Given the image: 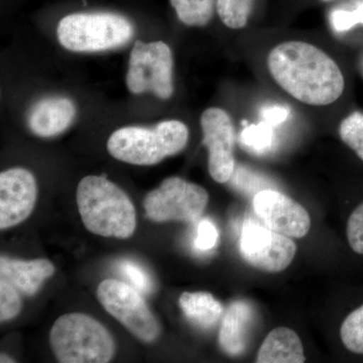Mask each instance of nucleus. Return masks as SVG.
Returning <instances> with one entry per match:
<instances>
[{"mask_svg": "<svg viewBox=\"0 0 363 363\" xmlns=\"http://www.w3.org/2000/svg\"><path fill=\"white\" fill-rule=\"evenodd\" d=\"M255 324V310L247 301H236L224 314L219 332L222 350L230 357H238L247 350Z\"/></svg>", "mask_w": 363, "mask_h": 363, "instance_id": "obj_14", "label": "nucleus"}, {"mask_svg": "<svg viewBox=\"0 0 363 363\" xmlns=\"http://www.w3.org/2000/svg\"><path fill=\"white\" fill-rule=\"evenodd\" d=\"M240 252L243 259L255 269L279 272L290 266L297 247L291 238L247 220L241 231Z\"/></svg>", "mask_w": 363, "mask_h": 363, "instance_id": "obj_9", "label": "nucleus"}, {"mask_svg": "<svg viewBox=\"0 0 363 363\" xmlns=\"http://www.w3.org/2000/svg\"><path fill=\"white\" fill-rule=\"evenodd\" d=\"M76 113V105L69 98H44L30 108L28 116V128L40 138H52L68 130Z\"/></svg>", "mask_w": 363, "mask_h": 363, "instance_id": "obj_13", "label": "nucleus"}, {"mask_svg": "<svg viewBox=\"0 0 363 363\" xmlns=\"http://www.w3.org/2000/svg\"><path fill=\"white\" fill-rule=\"evenodd\" d=\"M208 201L209 196L201 186L171 177L147 195L143 207L152 221L193 223L202 216Z\"/></svg>", "mask_w": 363, "mask_h": 363, "instance_id": "obj_7", "label": "nucleus"}, {"mask_svg": "<svg viewBox=\"0 0 363 363\" xmlns=\"http://www.w3.org/2000/svg\"><path fill=\"white\" fill-rule=\"evenodd\" d=\"M179 302L185 316L201 328H211L223 315V307L210 293L185 292Z\"/></svg>", "mask_w": 363, "mask_h": 363, "instance_id": "obj_17", "label": "nucleus"}, {"mask_svg": "<svg viewBox=\"0 0 363 363\" xmlns=\"http://www.w3.org/2000/svg\"><path fill=\"white\" fill-rule=\"evenodd\" d=\"M21 302L18 290L9 281L0 279V319H13L21 311Z\"/></svg>", "mask_w": 363, "mask_h": 363, "instance_id": "obj_24", "label": "nucleus"}, {"mask_svg": "<svg viewBox=\"0 0 363 363\" xmlns=\"http://www.w3.org/2000/svg\"><path fill=\"white\" fill-rule=\"evenodd\" d=\"M77 204L90 233L104 238H130L136 227L135 206L128 196L105 176H88L77 188Z\"/></svg>", "mask_w": 363, "mask_h": 363, "instance_id": "obj_2", "label": "nucleus"}, {"mask_svg": "<svg viewBox=\"0 0 363 363\" xmlns=\"http://www.w3.org/2000/svg\"><path fill=\"white\" fill-rule=\"evenodd\" d=\"M347 238L353 252L363 255V203L348 219Z\"/></svg>", "mask_w": 363, "mask_h": 363, "instance_id": "obj_26", "label": "nucleus"}, {"mask_svg": "<svg viewBox=\"0 0 363 363\" xmlns=\"http://www.w3.org/2000/svg\"><path fill=\"white\" fill-rule=\"evenodd\" d=\"M119 269L138 291L143 293L152 292V288H154L152 279L140 264L130 262V260H124L119 264Z\"/></svg>", "mask_w": 363, "mask_h": 363, "instance_id": "obj_25", "label": "nucleus"}, {"mask_svg": "<svg viewBox=\"0 0 363 363\" xmlns=\"http://www.w3.org/2000/svg\"><path fill=\"white\" fill-rule=\"evenodd\" d=\"M218 235V230L213 222L208 218L202 219L198 224L195 247L202 252L212 250L216 245Z\"/></svg>", "mask_w": 363, "mask_h": 363, "instance_id": "obj_27", "label": "nucleus"}, {"mask_svg": "<svg viewBox=\"0 0 363 363\" xmlns=\"http://www.w3.org/2000/svg\"><path fill=\"white\" fill-rule=\"evenodd\" d=\"M97 296L104 309L133 335L145 342L156 340L159 323L135 289L117 279H105L98 286Z\"/></svg>", "mask_w": 363, "mask_h": 363, "instance_id": "obj_8", "label": "nucleus"}, {"mask_svg": "<svg viewBox=\"0 0 363 363\" xmlns=\"http://www.w3.org/2000/svg\"><path fill=\"white\" fill-rule=\"evenodd\" d=\"M173 54L166 43L135 42L130 52L126 86L133 94L152 93L161 99L173 95Z\"/></svg>", "mask_w": 363, "mask_h": 363, "instance_id": "obj_6", "label": "nucleus"}, {"mask_svg": "<svg viewBox=\"0 0 363 363\" xmlns=\"http://www.w3.org/2000/svg\"><path fill=\"white\" fill-rule=\"evenodd\" d=\"M304 348L298 334L286 327L269 332L257 353L259 363H303Z\"/></svg>", "mask_w": 363, "mask_h": 363, "instance_id": "obj_16", "label": "nucleus"}, {"mask_svg": "<svg viewBox=\"0 0 363 363\" xmlns=\"http://www.w3.org/2000/svg\"><path fill=\"white\" fill-rule=\"evenodd\" d=\"M179 20L189 26H206L214 14L216 0H169Z\"/></svg>", "mask_w": 363, "mask_h": 363, "instance_id": "obj_18", "label": "nucleus"}, {"mask_svg": "<svg viewBox=\"0 0 363 363\" xmlns=\"http://www.w3.org/2000/svg\"><path fill=\"white\" fill-rule=\"evenodd\" d=\"M362 70H363V61H362Z\"/></svg>", "mask_w": 363, "mask_h": 363, "instance_id": "obj_32", "label": "nucleus"}, {"mask_svg": "<svg viewBox=\"0 0 363 363\" xmlns=\"http://www.w3.org/2000/svg\"><path fill=\"white\" fill-rule=\"evenodd\" d=\"M230 180L248 181V183L242 184L238 189L242 191V192L255 193V196L260 192V191L266 190L264 186L267 184L264 183V179L260 178V177L255 175V174L250 173L248 169L243 168V167H238V168L234 169L233 175L231 177Z\"/></svg>", "mask_w": 363, "mask_h": 363, "instance_id": "obj_28", "label": "nucleus"}, {"mask_svg": "<svg viewBox=\"0 0 363 363\" xmlns=\"http://www.w3.org/2000/svg\"><path fill=\"white\" fill-rule=\"evenodd\" d=\"M55 274V267L50 260H18L1 257L0 279L9 281L28 296L39 291L43 281Z\"/></svg>", "mask_w": 363, "mask_h": 363, "instance_id": "obj_15", "label": "nucleus"}, {"mask_svg": "<svg viewBox=\"0 0 363 363\" xmlns=\"http://www.w3.org/2000/svg\"><path fill=\"white\" fill-rule=\"evenodd\" d=\"M203 145L209 152L208 169L217 183H227L235 169L233 150L235 131L230 116L217 107L208 108L201 116Z\"/></svg>", "mask_w": 363, "mask_h": 363, "instance_id": "obj_10", "label": "nucleus"}, {"mask_svg": "<svg viewBox=\"0 0 363 363\" xmlns=\"http://www.w3.org/2000/svg\"><path fill=\"white\" fill-rule=\"evenodd\" d=\"M255 0H216V11L222 23L231 30L245 28Z\"/></svg>", "mask_w": 363, "mask_h": 363, "instance_id": "obj_20", "label": "nucleus"}, {"mask_svg": "<svg viewBox=\"0 0 363 363\" xmlns=\"http://www.w3.org/2000/svg\"><path fill=\"white\" fill-rule=\"evenodd\" d=\"M267 63L274 82L302 104L325 106L342 96V72L316 45L301 40L281 43L272 48Z\"/></svg>", "mask_w": 363, "mask_h": 363, "instance_id": "obj_1", "label": "nucleus"}, {"mask_svg": "<svg viewBox=\"0 0 363 363\" xmlns=\"http://www.w3.org/2000/svg\"><path fill=\"white\" fill-rule=\"evenodd\" d=\"M2 363L4 362H14V360L11 359V358L6 357V355L1 354V360H0Z\"/></svg>", "mask_w": 363, "mask_h": 363, "instance_id": "obj_30", "label": "nucleus"}, {"mask_svg": "<svg viewBox=\"0 0 363 363\" xmlns=\"http://www.w3.org/2000/svg\"><path fill=\"white\" fill-rule=\"evenodd\" d=\"M189 130L179 121H166L154 128L125 126L109 138L107 150L118 161L138 166H152L175 156L187 145Z\"/></svg>", "mask_w": 363, "mask_h": 363, "instance_id": "obj_3", "label": "nucleus"}, {"mask_svg": "<svg viewBox=\"0 0 363 363\" xmlns=\"http://www.w3.org/2000/svg\"><path fill=\"white\" fill-rule=\"evenodd\" d=\"M340 336L348 350L363 354V305L345 318L341 325Z\"/></svg>", "mask_w": 363, "mask_h": 363, "instance_id": "obj_21", "label": "nucleus"}, {"mask_svg": "<svg viewBox=\"0 0 363 363\" xmlns=\"http://www.w3.org/2000/svg\"><path fill=\"white\" fill-rule=\"evenodd\" d=\"M329 21L332 28L339 33L363 26V0H357L350 6L334 9L329 16Z\"/></svg>", "mask_w": 363, "mask_h": 363, "instance_id": "obj_23", "label": "nucleus"}, {"mask_svg": "<svg viewBox=\"0 0 363 363\" xmlns=\"http://www.w3.org/2000/svg\"><path fill=\"white\" fill-rule=\"evenodd\" d=\"M50 343L61 363H106L116 352L113 339L104 325L81 313L60 317L52 325Z\"/></svg>", "mask_w": 363, "mask_h": 363, "instance_id": "obj_4", "label": "nucleus"}, {"mask_svg": "<svg viewBox=\"0 0 363 363\" xmlns=\"http://www.w3.org/2000/svg\"><path fill=\"white\" fill-rule=\"evenodd\" d=\"M135 33L130 20L113 13H72L60 21L57 35L66 50L96 52L128 44Z\"/></svg>", "mask_w": 363, "mask_h": 363, "instance_id": "obj_5", "label": "nucleus"}, {"mask_svg": "<svg viewBox=\"0 0 363 363\" xmlns=\"http://www.w3.org/2000/svg\"><path fill=\"white\" fill-rule=\"evenodd\" d=\"M274 126L271 124L259 123L247 125L241 133L240 140L242 147L252 154L262 156L272 150L276 142Z\"/></svg>", "mask_w": 363, "mask_h": 363, "instance_id": "obj_19", "label": "nucleus"}, {"mask_svg": "<svg viewBox=\"0 0 363 363\" xmlns=\"http://www.w3.org/2000/svg\"><path fill=\"white\" fill-rule=\"evenodd\" d=\"M253 209L267 228L288 238H304L311 228L304 206L279 191H260L253 197Z\"/></svg>", "mask_w": 363, "mask_h": 363, "instance_id": "obj_11", "label": "nucleus"}, {"mask_svg": "<svg viewBox=\"0 0 363 363\" xmlns=\"http://www.w3.org/2000/svg\"><path fill=\"white\" fill-rule=\"evenodd\" d=\"M35 177L28 169L13 168L0 174V228L18 225L32 214L37 201Z\"/></svg>", "mask_w": 363, "mask_h": 363, "instance_id": "obj_12", "label": "nucleus"}, {"mask_svg": "<svg viewBox=\"0 0 363 363\" xmlns=\"http://www.w3.org/2000/svg\"><path fill=\"white\" fill-rule=\"evenodd\" d=\"M339 135L363 161V113L355 111L345 117L339 126Z\"/></svg>", "mask_w": 363, "mask_h": 363, "instance_id": "obj_22", "label": "nucleus"}, {"mask_svg": "<svg viewBox=\"0 0 363 363\" xmlns=\"http://www.w3.org/2000/svg\"><path fill=\"white\" fill-rule=\"evenodd\" d=\"M290 116V109L285 105L272 104L264 107L262 111V117L264 123L272 126L284 123Z\"/></svg>", "mask_w": 363, "mask_h": 363, "instance_id": "obj_29", "label": "nucleus"}, {"mask_svg": "<svg viewBox=\"0 0 363 363\" xmlns=\"http://www.w3.org/2000/svg\"><path fill=\"white\" fill-rule=\"evenodd\" d=\"M322 1L329 2V1H332V0H322Z\"/></svg>", "mask_w": 363, "mask_h": 363, "instance_id": "obj_31", "label": "nucleus"}]
</instances>
